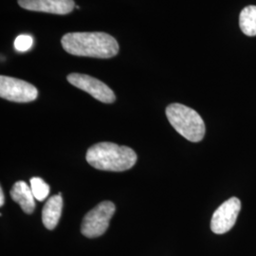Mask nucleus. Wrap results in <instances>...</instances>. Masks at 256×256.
Listing matches in <instances>:
<instances>
[{"instance_id":"obj_13","label":"nucleus","mask_w":256,"mask_h":256,"mask_svg":"<svg viewBox=\"0 0 256 256\" xmlns=\"http://www.w3.org/2000/svg\"><path fill=\"white\" fill-rule=\"evenodd\" d=\"M34 44V39L32 37L27 36V34H22L16 37L14 40V48L18 52H24L28 50Z\"/></svg>"},{"instance_id":"obj_9","label":"nucleus","mask_w":256,"mask_h":256,"mask_svg":"<svg viewBox=\"0 0 256 256\" xmlns=\"http://www.w3.org/2000/svg\"><path fill=\"white\" fill-rule=\"evenodd\" d=\"M10 194L12 200L18 203L24 212L30 214L36 209V198L30 186L25 182L14 183Z\"/></svg>"},{"instance_id":"obj_2","label":"nucleus","mask_w":256,"mask_h":256,"mask_svg":"<svg viewBox=\"0 0 256 256\" xmlns=\"http://www.w3.org/2000/svg\"><path fill=\"white\" fill-rule=\"evenodd\" d=\"M86 158L92 167L112 172L129 170L137 162V155L133 149L112 142H100L92 146L88 150Z\"/></svg>"},{"instance_id":"obj_14","label":"nucleus","mask_w":256,"mask_h":256,"mask_svg":"<svg viewBox=\"0 0 256 256\" xmlns=\"http://www.w3.org/2000/svg\"><path fill=\"white\" fill-rule=\"evenodd\" d=\"M5 202V196H4V192L2 188H0V206H3Z\"/></svg>"},{"instance_id":"obj_7","label":"nucleus","mask_w":256,"mask_h":256,"mask_svg":"<svg viewBox=\"0 0 256 256\" xmlns=\"http://www.w3.org/2000/svg\"><path fill=\"white\" fill-rule=\"evenodd\" d=\"M241 210V202L238 198H230L222 203L214 212L210 229L216 234H223L232 229L238 220Z\"/></svg>"},{"instance_id":"obj_4","label":"nucleus","mask_w":256,"mask_h":256,"mask_svg":"<svg viewBox=\"0 0 256 256\" xmlns=\"http://www.w3.org/2000/svg\"><path fill=\"white\" fill-rule=\"evenodd\" d=\"M116 207L111 202H102L90 210L82 220L81 232L86 238H99L108 229Z\"/></svg>"},{"instance_id":"obj_12","label":"nucleus","mask_w":256,"mask_h":256,"mask_svg":"<svg viewBox=\"0 0 256 256\" xmlns=\"http://www.w3.org/2000/svg\"><path fill=\"white\" fill-rule=\"evenodd\" d=\"M30 188L34 192V196L38 202H43L46 200L50 194V186L45 182L41 178H30Z\"/></svg>"},{"instance_id":"obj_1","label":"nucleus","mask_w":256,"mask_h":256,"mask_svg":"<svg viewBox=\"0 0 256 256\" xmlns=\"http://www.w3.org/2000/svg\"><path fill=\"white\" fill-rule=\"evenodd\" d=\"M62 46L70 54L106 59L119 52V44L106 32H70L61 40Z\"/></svg>"},{"instance_id":"obj_11","label":"nucleus","mask_w":256,"mask_h":256,"mask_svg":"<svg viewBox=\"0 0 256 256\" xmlns=\"http://www.w3.org/2000/svg\"><path fill=\"white\" fill-rule=\"evenodd\" d=\"M239 26L248 36H256V6H247L239 16Z\"/></svg>"},{"instance_id":"obj_3","label":"nucleus","mask_w":256,"mask_h":256,"mask_svg":"<svg viewBox=\"0 0 256 256\" xmlns=\"http://www.w3.org/2000/svg\"><path fill=\"white\" fill-rule=\"evenodd\" d=\"M166 116L171 126L186 140L198 142L205 135V124L200 115L182 104H172L166 108Z\"/></svg>"},{"instance_id":"obj_10","label":"nucleus","mask_w":256,"mask_h":256,"mask_svg":"<svg viewBox=\"0 0 256 256\" xmlns=\"http://www.w3.org/2000/svg\"><path fill=\"white\" fill-rule=\"evenodd\" d=\"M63 198L61 196H54L46 202L42 210V221L48 230H54L61 218Z\"/></svg>"},{"instance_id":"obj_5","label":"nucleus","mask_w":256,"mask_h":256,"mask_svg":"<svg viewBox=\"0 0 256 256\" xmlns=\"http://www.w3.org/2000/svg\"><path fill=\"white\" fill-rule=\"evenodd\" d=\"M38 96L37 88L32 84L14 77L0 76V97L8 101L28 102Z\"/></svg>"},{"instance_id":"obj_6","label":"nucleus","mask_w":256,"mask_h":256,"mask_svg":"<svg viewBox=\"0 0 256 256\" xmlns=\"http://www.w3.org/2000/svg\"><path fill=\"white\" fill-rule=\"evenodd\" d=\"M66 79L72 86L80 88L81 90L88 92L98 101L111 104L116 100V96L110 88L104 82L90 75L72 74L68 75Z\"/></svg>"},{"instance_id":"obj_8","label":"nucleus","mask_w":256,"mask_h":256,"mask_svg":"<svg viewBox=\"0 0 256 256\" xmlns=\"http://www.w3.org/2000/svg\"><path fill=\"white\" fill-rule=\"evenodd\" d=\"M23 9L54 14H68L75 6L74 0H18Z\"/></svg>"}]
</instances>
